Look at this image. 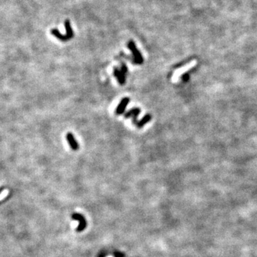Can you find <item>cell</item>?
Segmentation results:
<instances>
[{
    "label": "cell",
    "mask_w": 257,
    "mask_h": 257,
    "mask_svg": "<svg viewBox=\"0 0 257 257\" xmlns=\"http://www.w3.org/2000/svg\"><path fill=\"white\" fill-rule=\"evenodd\" d=\"M127 47H128L129 49L131 50L132 54H133V57H134L133 62H134V63L136 64H142L143 62H144V59H143L142 56H141V53L139 52V51L137 49V48H136L135 43H134L132 40H130L128 42Z\"/></svg>",
    "instance_id": "6da1fadb"
},
{
    "label": "cell",
    "mask_w": 257,
    "mask_h": 257,
    "mask_svg": "<svg viewBox=\"0 0 257 257\" xmlns=\"http://www.w3.org/2000/svg\"><path fill=\"white\" fill-rule=\"evenodd\" d=\"M196 64H197V61H196V59H194L192 60L190 62H189V63H187L186 64H185L184 66L180 67L179 69H177L176 71H175L174 78L176 79L177 81H179V79H180V78L181 77V76L183 75L184 74L187 72V71L189 70H191L192 68H194V67L196 66Z\"/></svg>",
    "instance_id": "7a4b0ae2"
},
{
    "label": "cell",
    "mask_w": 257,
    "mask_h": 257,
    "mask_svg": "<svg viewBox=\"0 0 257 257\" xmlns=\"http://www.w3.org/2000/svg\"><path fill=\"white\" fill-rule=\"evenodd\" d=\"M127 72V67L122 62L120 69L117 67L114 69V76L117 77L120 85H124L126 81V73Z\"/></svg>",
    "instance_id": "3957f363"
},
{
    "label": "cell",
    "mask_w": 257,
    "mask_h": 257,
    "mask_svg": "<svg viewBox=\"0 0 257 257\" xmlns=\"http://www.w3.org/2000/svg\"><path fill=\"white\" fill-rule=\"evenodd\" d=\"M71 218H72L74 220L79 221V226L77 227V228H76V232H82L86 227V221L85 219V218L84 217V216L80 214V213H73L72 216H71Z\"/></svg>",
    "instance_id": "277c9868"
},
{
    "label": "cell",
    "mask_w": 257,
    "mask_h": 257,
    "mask_svg": "<svg viewBox=\"0 0 257 257\" xmlns=\"http://www.w3.org/2000/svg\"><path fill=\"white\" fill-rule=\"evenodd\" d=\"M141 110L139 108H133V109L129 110V112H127L125 114H124V117L125 118H129V117H131L133 118L132 119V122H133V123L136 125L138 123V121H137V118H138V116L139 114V113H140Z\"/></svg>",
    "instance_id": "5b68a950"
},
{
    "label": "cell",
    "mask_w": 257,
    "mask_h": 257,
    "mask_svg": "<svg viewBox=\"0 0 257 257\" xmlns=\"http://www.w3.org/2000/svg\"><path fill=\"white\" fill-rule=\"evenodd\" d=\"M129 101H130V99L128 97H124L121 100V102H120L116 109V114L117 115H121L123 114L124 111H125L127 105L129 104Z\"/></svg>",
    "instance_id": "8992f818"
},
{
    "label": "cell",
    "mask_w": 257,
    "mask_h": 257,
    "mask_svg": "<svg viewBox=\"0 0 257 257\" xmlns=\"http://www.w3.org/2000/svg\"><path fill=\"white\" fill-rule=\"evenodd\" d=\"M66 139H67V141H68L69 146H70V147L71 148V149L74 151H76L78 149L79 145L72 134L71 133L67 134L66 136Z\"/></svg>",
    "instance_id": "52a82bcc"
},
{
    "label": "cell",
    "mask_w": 257,
    "mask_h": 257,
    "mask_svg": "<svg viewBox=\"0 0 257 257\" xmlns=\"http://www.w3.org/2000/svg\"><path fill=\"white\" fill-rule=\"evenodd\" d=\"M51 33L53 36H54L55 37H57V39L62 41V42H67V41L69 40L66 34H62L59 32V31L58 30H57V29H53V30H52Z\"/></svg>",
    "instance_id": "ba28073f"
},
{
    "label": "cell",
    "mask_w": 257,
    "mask_h": 257,
    "mask_svg": "<svg viewBox=\"0 0 257 257\" xmlns=\"http://www.w3.org/2000/svg\"><path fill=\"white\" fill-rule=\"evenodd\" d=\"M64 26H65V29H66V35H67V38H68V39L69 40L74 37V33H73L72 29H71V24H70V21H69V20H67L65 21V22H64Z\"/></svg>",
    "instance_id": "9c48e42d"
},
{
    "label": "cell",
    "mask_w": 257,
    "mask_h": 257,
    "mask_svg": "<svg viewBox=\"0 0 257 257\" xmlns=\"http://www.w3.org/2000/svg\"><path fill=\"white\" fill-rule=\"evenodd\" d=\"M151 119H152V117H151L150 114H146L142 119L138 121V123L136 126H137L138 128H142V127L145 126L146 123H148L149 122H150Z\"/></svg>",
    "instance_id": "30bf717a"
},
{
    "label": "cell",
    "mask_w": 257,
    "mask_h": 257,
    "mask_svg": "<svg viewBox=\"0 0 257 257\" xmlns=\"http://www.w3.org/2000/svg\"><path fill=\"white\" fill-rule=\"evenodd\" d=\"M4 191V189H0V194H2Z\"/></svg>",
    "instance_id": "8fae6325"
}]
</instances>
